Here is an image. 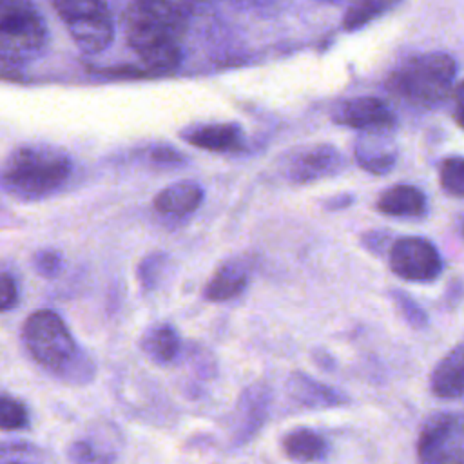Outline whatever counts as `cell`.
Here are the masks:
<instances>
[{
	"label": "cell",
	"mask_w": 464,
	"mask_h": 464,
	"mask_svg": "<svg viewBox=\"0 0 464 464\" xmlns=\"http://www.w3.org/2000/svg\"><path fill=\"white\" fill-rule=\"evenodd\" d=\"M16 301H18L16 283L13 281L11 276L0 274V312L13 308Z\"/></svg>",
	"instance_id": "cell-26"
},
{
	"label": "cell",
	"mask_w": 464,
	"mask_h": 464,
	"mask_svg": "<svg viewBox=\"0 0 464 464\" xmlns=\"http://www.w3.org/2000/svg\"><path fill=\"white\" fill-rule=\"evenodd\" d=\"M419 464H464V411H439L424 420L417 437Z\"/></svg>",
	"instance_id": "cell-6"
},
{
	"label": "cell",
	"mask_w": 464,
	"mask_h": 464,
	"mask_svg": "<svg viewBox=\"0 0 464 464\" xmlns=\"http://www.w3.org/2000/svg\"><path fill=\"white\" fill-rule=\"evenodd\" d=\"M129 45L152 71H172L181 60L185 14L174 0H130L123 13Z\"/></svg>",
	"instance_id": "cell-1"
},
{
	"label": "cell",
	"mask_w": 464,
	"mask_h": 464,
	"mask_svg": "<svg viewBox=\"0 0 464 464\" xmlns=\"http://www.w3.org/2000/svg\"><path fill=\"white\" fill-rule=\"evenodd\" d=\"M334 120L339 125H348L362 132L392 130L395 125L392 109L375 96H359L343 102L335 107Z\"/></svg>",
	"instance_id": "cell-9"
},
{
	"label": "cell",
	"mask_w": 464,
	"mask_h": 464,
	"mask_svg": "<svg viewBox=\"0 0 464 464\" xmlns=\"http://www.w3.org/2000/svg\"><path fill=\"white\" fill-rule=\"evenodd\" d=\"M24 341L31 355L53 370L63 368L76 352V344L62 317L51 310H38L27 317Z\"/></svg>",
	"instance_id": "cell-7"
},
{
	"label": "cell",
	"mask_w": 464,
	"mask_h": 464,
	"mask_svg": "<svg viewBox=\"0 0 464 464\" xmlns=\"http://www.w3.org/2000/svg\"><path fill=\"white\" fill-rule=\"evenodd\" d=\"M392 297H393V303H395L399 314L411 328L422 330L428 326V314L415 299H411L408 294H404L401 290H393Z\"/></svg>",
	"instance_id": "cell-23"
},
{
	"label": "cell",
	"mask_w": 464,
	"mask_h": 464,
	"mask_svg": "<svg viewBox=\"0 0 464 464\" xmlns=\"http://www.w3.org/2000/svg\"><path fill=\"white\" fill-rule=\"evenodd\" d=\"M27 424V410L13 397L0 395V430L14 431Z\"/></svg>",
	"instance_id": "cell-24"
},
{
	"label": "cell",
	"mask_w": 464,
	"mask_h": 464,
	"mask_svg": "<svg viewBox=\"0 0 464 464\" xmlns=\"http://www.w3.org/2000/svg\"><path fill=\"white\" fill-rule=\"evenodd\" d=\"M377 208L386 216L419 218L426 212V198L411 185H395L381 194Z\"/></svg>",
	"instance_id": "cell-16"
},
{
	"label": "cell",
	"mask_w": 464,
	"mask_h": 464,
	"mask_svg": "<svg viewBox=\"0 0 464 464\" xmlns=\"http://www.w3.org/2000/svg\"><path fill=\"white\" fill-rule=\"evenodd\" d=\"M248 281V272L239 261L225 263L205 288V297L210 301H227L239 295Z\"/></svg>",
	"instance_id": "cell-17"
},
{
	"label": "cell",
	"mask_w": 464,
	"mask_h": 464,
	"mask_svg": "<svg viewBox=\"0 0 464 464\" xmlns=\"http://www.w3.org/2000/svg\"><path fill=\"white\" fill-rule=\"evenodd\" d=\"M440 185L457 198H464V158H448L440 163Z\"/></svg>",
	"instance_id": "cell-22"
},
{
	"label": "cell",
	"mask_w": 464,
	"mask_h": 464,
	"mask_svg": "<svg viewBox=\"0 0 464 464\" xmlns=\"http://www.w3.org/2000/svg\"><path fill=\"white\" fill-rule=\"evenodd\" d=\"M36 270L45 277H54L62 270V256L54 250H42L34 256Z\"/></svg>",
	"instance_id": "cell-25"
},
{
	"label": "cell",
	"mask_w": 464,
	"mask_h": 464,
	"mask_svg": "<svg viewBox=\"0 0 464 464\" xmlns=\"http://www.w3.org/2000/svg\"><path fill=\"white\" fill-rule=\"evenodd\" d=\"M54 9L80 51L94 54L111 44L114 27L103 0H54Z\"/></svg>",
	"instance_id": "cell-5"
},
{
	"label": "cell",
	"mask_w": 464,
	"mask_h": 464,
	"mask_svg": "<svg viewBox=\"0 0 464 464\" xmlns=\"http://www.w3.org/2000/svg\"><path fill=\"white\" fill-rule=\"evenodd\" d=\"M241 132L236 125L230 123H218V125H205L194 129L187 134V141L196 147L208 149V150H227L237 145Z\"/></svg>",
	"instance_id": "cell-19"
},
{
	"label": "cell",
	"mask_w": 464,
	"mask_h": 464,
	"mask_svg": "<svg viewBox=\"0 0 464 464\" xmlns=\"http://www.w3.org/2000/svg\"><path fill=\"white\" fill-rule=\"evenodd\" d=\"M71 170L65 152L49 145H24L7 160L4 183L13 192L42 196L62 185Z\"/></svg>",
	"instance_id": "cell-3"
},
{
	"label": "cell",
	"mask_w": 464,
	"mask_h": 464,
	"mask_svg": "<svg viewBox=\"0 0 464 464\" xmlns=\"http://www.w3.org/2000/svg\"><path fill=\"white\" fill-rule=\"evenodd\" d=\"M453 114L460 127H464V82L457 85L453 92Z\"/></svg>",
	"instance_id": "cell-27"
},
{
	"label": "cell",
	"mask_w": 464,
	"mask_h": 464,
	"mask_svg": "<svg viewBox=\"0 0 464 464\" xmlns=\"http://www.w3.org/2000/svg\"><path fill=\"white\" fill-rule=\"evenodd\" d=\"M47 44V27L29 0H0V60L31 62Z\"/></svg>",
	"instance_id": "cell-4"
},
{
	"label": "cell",
	"mask_w": 464,
	"mask_h": 464,
	"mask_svg": "<svg viewBox=\"0 0 464 464\" xmlns=\"http://www.w3.org/2000/svg\"><path fill=\"white\" fill-rule=\"evenodd\" d=\"M143 352L156 362H170L179 352V337L169 324L152 328L141 341Z\"/></svg>",
	"instance_id": "cell-20"
},
{
	"label": "cell",
	"mask_w": 464,
	"mask_h": 464,
	"mask_svg": "<svg viewBox=\"0 0 464 464\" xmlns=\"http://www.w3.org/2000/svg\"><path fill=\"white\" fill-rule=\"evenodd\" d=\"M430 390L437 399L444 401L464 397V343H459L435 364Z\"/></svg>",
	"instance_id": "cell-10"
},
{
	"label": "cell",
	"mask_w": 464,
	"mask_h": 464,
	"mask_svg": "<svg viewBox=\"0 0 464 464\" xmlns=\"http://www.w3.org/2000/svg\"><path fill=\"white\" fill-rule=\"evenodd\" d=\"M388 130L364 132L355 141V158L359 165L373 174H384L393 169L397 150L393 141L386 136Z\"/></svg>",
	"instance_id": "cell-13"
},
{
	"label": "cell",
	"mask_w": 464,
	"mask_h": 464,
	"mask_svg": "<svg viewBox=\"0 0 464 464\" xmlns=\"http://www.w3.org/2000/svg\"><path fill=\"white\" fill-rule=\"evenodd\" d=\"M337 167H341V156L337 149L317 145L295 156L290 165V174L295 181H314L334 174Z\"/></svg>",
	"instance_id": "cell-14"
},
{
	"label": "cell",
	"mask_w": 464,
	"mask_h": 464,
	"mask_svg": "<svg viewBox=\"0 0 464 464\" xmlns=\"http://www.w3.org/2000/svg\"><path fill=\"white\" fill-rule=\"evenodd\" d=\"M281 444L285 455L290 460L301 464L321 462L330 453V442L326 440V437L310 428H295L288 431L283 437Z\"/></svg>",
	"instance_id": "cell-15"
},
{
	"label": "cell",
	"mask_w": 464,
	"mask_h": 464,
	"mask_svg": "<svg viewBox=\"0 0 464 464\" xmlns=\"http://www.w3.org/2000/svg\"><path fill=\"white\" fill-rule=\"evenodd\" d=\"M288 390L290 395L306 408H337L350 402V397L343 390L315 381L301 372L290 375Z\"/></svg>",
	"instance_id": "cell-11"
},
{
	"label": "cell",
	"mask_w": 464,
	"mask_h": 464,
	"mask_svg": "<svg viewBox=\"0 0 464 464\" xmlns=\"http://www.w3.org/2000/svg\"><path fill=\"white\" fill-rule=\"evenodd\" d=\"M203 190L190 181H179L161 190L154 201L156 208L165 214H188L201 205Z\"/></svg>",
	"instance_id": "cell-18"
},
{
	"label": "cell",
	"mask_w": 464,
	"mask_h": 464,
	"mask_svg": "<svg viewBox=\"0 0 464 464\" xmlns=\"http://www.w3.org/2000/svg\"><path fill=\"white\" fill-rule=\"evenodd\" d=\"M152 154H154L156 160H161V161H179V156L172 149H165V147L154 149Z\"/></svg>",
	"instance_id": "cell-28"
},
{
	"label": "cell",
	"mask_w": 464,
	"mask_h": 464,
	"mask_svg": "<svg viewBox=\"0 0 464 464\" xmlns=\"http://www.w3.org/2000/svg\"><path fill=\"white\" fill-rule=\"evenodd\" d=\"M237 406L236 437L241 444L256 435L257 430L263 426L270 406V388L263 382L250 386L248 390H245Z\"/></svg>",
	"instance_id": "cell-12"
},
{
	"label": "cell",
	"mask_w": 464,
	"mask_h": 464,
	"mask_svg": "<svg viewBox=\"0 0 464 464\" xmlns=\"http://www.w3.org/2000/svg\"><path fill=\"white\" fill-rule=\"evenodd\" d=\"M390 268L406 281L428 283L440 276L442 259L437 248L422 237H401L390 248Z\"/></svg>",
	"instance_id": "cell-8"
},
{
	"label": "cell",
	"mask_w": 464,
	"mask_h": 464,
	"mask_svg": "<svg viewBox=\"0 0 464 464\" xmlns=\"http://www.w3.org/2000/svg\"><path fill=\"white\" fill-rule=\"evenodd\" d=\"M9 464H18V462H9Z\"/></svg>",
	"instance_id": "cell-29"
},
{
	"label": "cell",
	"mask_w": 464,
	"mask_h": 464,
	"mask_svg": "<svg viewBox=\"0 0 464 464\" xmlns=\"http://www.w3.org/2000/svg\"><path fill=\"white\" fill-rule=\"evenodd\" d=\"M390 5L388 0H357L350 5L343 18V27L346 31H355L377 18Z\"/></svg>",
	"instance_id": "cell-21"
},
{
	"label": "cell",
	"mask_w": 464,
	"mask_h": 464,
	"mask_svg": "<svg viewBox=\"0 0 464 464\" xmlns=\"http://www.w3.org/2000/svg\"><path fill=\"white\" fill-rule=\"evenodd\" d=\"M455 62L442 53H426L404 62L390 76V89L415 107L444 102L455 78Z\"/></svg>",
	"instance_id": "cell-2"
}]
</instances>
